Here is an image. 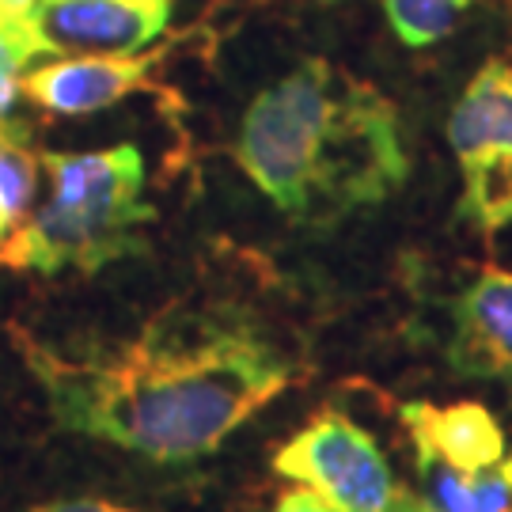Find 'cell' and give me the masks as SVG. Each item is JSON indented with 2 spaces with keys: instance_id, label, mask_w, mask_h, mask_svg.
<instances>
[{
  "instance_id": "cell-1",
  "label": "cell",
  "mask_w": 512,
  "mask_h": 512,
  "mask_svg": "<svg viewBox=\"0 0 512 512\" xmlns=\"http://www.w3.org/2000/svg\"><path fill=\"white\" fill-rule=\"evenodd\" d=\"M8 338L57 429L171 467L213 456L300 376L293 353L232 308L164 311L133 338L76 353L16 323Z\"/></svg>"
},
{
  "instance_id": "cell-2",
  "label": "cell",
  "mask_w": 512,
  "mask_h": 512,
  "mask_svg": "<svg viewBox=\"0 0 512 512\" xmlns=\"http://www.w3.org/2000/svg\"><path fill=\"white\" fill-rule=\"evenodd\" d=\"M232 160L296 228H334L410 179L395 103L323 57H304L247 103Z\"/></svg>"
},
{
  "instance_id": "cell-3",
  "label": "cell",
  "mask_w": 512,
  "mask_h": 512,
  "mask_svg": "<svg viewBox=\"0 0 512 512\" xmlns=\"http://www.w3.org/2000/svg\"><path fill=\"white\" fill-rule=\"evenodd\" d=\"M50 198L0 243V266L35 274H99L110 262L145 255V156L137 145L95 152H42Z\"/></svg>"
},
{
  "instance_id": "cell-4",
  "label": "cell",
  "mask_w": 512,
  "mask_h": 512,
  "mask_svg": "<svg viewBox=\"0 0 512 512\" xmlns=\"http://www.w3.org/2000/svg\"><path fill=\"white\" fill-rule=\"evenodd\" d=\"M459 164V217L482 236L512 224V57L494 54L459 92L448 114Z\"/></svg>"
},
{
  "instance_id": "cell-5",
  "label": "cell",
  "mask_w": 512,
  "mask_h": 512,
  "mask_svg": "<svg viewBox=\"0 0 512 512\" xmlns=\"http://www.w3.org/2000/svg\"><path fill=\"white\" fill-rule=\"evenodd\" d=\"M274 471L342 512H425L418 490L391 471L380 440L342 410H323L274 452Z\"/></svg>"
},
{
  "instance_id": "cell-6",
  "label": "cell",
  "mask_w": 512,
  "mask_h": 512,
  "mask_svg": "<svg viewBox=\"0 0 512 512\" xmlns=\"http://www.w3.org/2000/svg\"><path fill=\"white\" fill-rule=\"evenodd\" d=\"M175 0H38L46 54H141L171 27Z\"/></svg>"
},
{
  "instance_id": "cell-7",
  "label": "cell",
  "mask_w": 512,
  "mask_h": 512,
  "mask_svg": "<svg viewBox=\"0 0 512 512\" xmlns=\"http://www.w3.org/2000/svg\"><path fill=\"white\" fill-rule=\"evenodd\" d=\"M444 361L467 380H494L512 399V270L490 262L459 289Z\"/></svg>"
},
{
  "instance_id": "cell-8",
  "label": "cell",
  "mask_w": 512,
  "mask_h": 512,
  "mask_svg": "<svg viewBox=\"0 0 512 512\" xmlns=\"http://www.w3.org/2000/svg\"><path fill=\"white\" fill-rule=\"evenodd\" d=\"M167 57L164 46L141 54H80L61 57L50 65H38L19 80V95H27L35 107L61 118L99 114L122 103L126 95L148 88L152 69Z\"/></svg>"
},
{
  "instance_id": "cell-9",
  "label": "cell",
  "mask_w": 512,
  "mask_h": 512,
  "mask_svg": "<svg viewBox=\"0 0 512 512\" xmlns=\"http://www.w3.org/2000/svg\"><path fill=\"white\" fill-rule=\"evenodd\" d=\"M395 418L414 444V463H437L459 475L505 456V429L482 403H395Z\"/></svg>"
},
{
  "instance_id": "cell-10",
  "label": "cell",
  "mask_w": 512,
  "mask_h": 512,
  "mask_svg": "<svg viewBox=\"0 0 512 512\" xmlns=\"http://www.w3.org/2000/svg\"><path fill=\"white\" fill-rule=\"evenodd\" d=\"M418 467V497L425 512H512V456L459 475L437 463Z\"/></svg>"
},
{
  "instance_id": "cell-11",
  "label": "cell",
  "mask_w": 512,
  "mask_h": 512,
  "mask_svg": "<svg viewBox=\"0 0 512 512\" xmlns=\"http://www.w3.org/2000/svg\"><path fill=\"white\" fill-rule=\"evenodd\" d=\"M475 0H384V16L391 35L410 50L437 46L459 27Z\"/></svg>"
},
{
  "instance_id": "cell-12",
  "label": "cell",
  "mask_w": 512,
  "mask_h": 512,
  "mask_svg": "<svg viewBox=\"0 0 512 512\" xmlns=\"http://www.w3.org/2000/svg\"><path fill=\"white\" fill-rule=\"evenodd\" d=\"M0 38L27 65L46 54L38 38V0H0Z\"/></svg>"
},
{
  "instance_id": "cell-13",
  "label": "cell",
  "mask_w": 512,
  "mask_h": 512,
  "mask_svg": "<svg viewBox=\"0 0 512 512\" xmlns=\"http://www.w3.org/2000/svg\"><path fill=\"white\" fill-rule=\"evenodd\" d=\"M23 69H27V61L0 38V122L4 118H12V107H16L19 99V80H23Z\"/></svg>"
},
{
  "instance_id": "cell-14",
  "label": "cell",
  "mask_w": 512,
  "mask_h": 512,
  "mask_svg": "<svg viewBox=\"0 0 512 512\" xmlns=\"http://www.w3.org/2000/svg\"><path fill=\"white\" fill-rule=\"evenodd\" d=\"M274 512H342V509H334L327 497H319L308 486H289L285 494L277 497Z\"/></svg>"
},
{
  "instance_id": "cell-15",
  "label": "cell",
  "mask_w": 512,
  "mask_h": 512,
  "mask_svg": "<svg viewBox=\"0 0 512 512\" xmlns=\"http://www.w3.org/2000/svg\"><path fill=\"white\" fill-rule=\"evenodd\" d=\"M31 512H141V509H126L118 501H103V497H65V501H46V505H35Z\"/></svg>"
},
{
  "instance_id": "cell-16",
  "label": "cell",
  "mask_w": 512,
  "mask_h": 512,
  "mask_svg": "<svg viewBox=\"0 0 512 512\" xmlns=\"http://www.w3.org/2000/svg\"><path fill=\"white\" fill-rule=\"evenodd\" d=\"M12 236V220H8V213H4V205H0V243Z\"/></svg>"
}]
</instances>
